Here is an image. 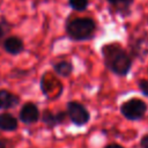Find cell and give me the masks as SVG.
Wrapping results in <instances>:
<instances>
[{"instance_id":"obj_1","label":"cell","mask_w":148,"mask_h":148,"mask_svg":"<svg viewBox=\"0 0 148 148\" xmlns=\"http://www.w3.org/2000/svg\"><path fill=\"white\" fill-rule=\"evenodd\" d=\"M104 66L118 76H126L132 68L133 58L119 43H108L101 47Z\"/></svg>"},{"instance_id":"obj_2","label":"cell","mask_w":148,"mask_h":148,"mask_svg":"<svg viewBox=\"0 0 148 148\" xmlns=\"http://www.w3.org/2000/svg\"><path fill=\"white\" fill-rule=\"evenodd\" d=\"M96 21L91 17H74L68 20L65 30L66 35L74 42H86L95 37Z\"/></svg>"},{"instance_id":"obj_3","label":"cell","mask_w":148,"mask_h":148,"mask_svg":"<svg viewBox=\"0 0 148 148\" xmlns=\"http://www.w3.org/2000/svg\"><path fill=\"white\" fill-rule=\"evenodd\" d=\"M120 113L127 120H140L145 117L148 111V105L145 101L140 98H131L124 102L120 108Z\"/></svg>"},{"instance_id":"obj_4","label":"cell","mask_w":148,"mask_h":148,"mask_svg":"<svg viewBox=\"0 0 148 148\" xmlns=\"http://www.w3.org/2000/svg\"><path fill=\"white\" fill-rule=\"evenodd\" d=\"M66 113L69 120L77 127L84 126L90 120V112L88 109L76 101H69L66 104Z\"/></svg>"},{"instance_id":"obj_5","label":"cell","mask_w":148,"mask_h":148,"mask_svg":"<svg viewBox=\"0 0 148 148\" xmlns=\"http://www.w3.org/2000/svg\"><path fill=\"white\" fill-rule=\"evenodd\" d=\"M40 118V112L38 106L32 103V102H27L24 103L18 112V119L22 121L24 125H32L37 123Z\"/></svg>"},{"instance_id":"obj_6","label":"cell","mask_w":148,"mask_h":148,"mask_svg":"<svg viewBox=\"0 0 148 148\" xmlns=\"http://www.w3.org/2000/svg\"><path fill=\"white\" fill-rule=\"evenodd\" d=\"M67 118V113L65 111H59V112H52L51 110H44L40 113V120L43 121V124H45L47 127L53 128L58 125H61L65 123Z\"/></svg>"},{"instance_id":"obj_7","label":"cell","mask_w":148,"mask_h":148,"mask_svg":"<svg viewBox=\"0 0 148 148\" xmlns=\"http://www.w3.org/2000/svg\"><path fill=\"white\" fill-rule=\"evenodd\" d=\"M2 47L5 52L12 56H17L24 51L23 39L18 36H7L2 42Z\"/></svg>"},{"instance_id":"obj_8","label":"cell","mask_w":148,"mask_h":148,"mask_svg":"<svg viewBox=\"0 0 148 148\" xmlns=\"http://www.w3.org/2000/svg\"><path fill=\"white\" fill-rule=\"evenodd\" d=\"M21 103V98L18 95L7 90L0 89V110H8L17 106Z\"/></svg>"},{"instance_id":"obj_9","label":"cell","mask_w":148,"mask_h":148,"mask_svg":"<svg viewBox=\"0 0 148 148\" xmlns=\"http://www.w3.org/2000/svg\"><path fill=\"white\" fill-rule=\"evenodd\" d=\"M111 12L121 16H127L131 14V7L134 0H106Z\"/></svg>"},{"instance_id":"obj_10","label":"cell","mask_w":148,"mask_h":148,"mask_svg":"<svg viewBox=\"0 0 148 148\" xmlns=\"http://www.w3.org/2000/svg\"><path fill=\"white\" fill-rule=\"evenodd\" d=\"M18 128L17 118L10 112L0 113V131L2 132H14Z\"/></svg>"},{"instance_id":"obj_11","label":"cell","mask_w":148,"mask_h":148,"mask_svg":"<svg viewBox=\"0 0 148 148\" xmlns=\"http://www.w3.org/2000/svg\"><path fill=\"white\" fill-rule=\"evenodd\" d=\"M53 67V71L57 75L61 76V77H68L72 75L73 71H74V67H73V64L68 60H61V61H58V62H54L52 65Z\"/></svg>"},{"instance_id":"obj_12","label":"cell","mask_w":148,"mask_h":148,"mask_svg":"<svg viewBox=\"0 0 148 148\" xmlns=\"http://www.w3.org/2000/svg\"><path fill=\"white\" fill-rule=\"evenodd\" d=\"M10 29H12V24L8 22L6 17L1 16L0 17V42H2L7 37Z\"/></svg>"},{"instance_id":"obj_13","label":"cell","mask_w":148,"mask_h":148,"mask_svg":"<svg viewBox=\"0 0 148 148\" xmlns=\"http://www.w3.org/2000/svg\"><path fill=\"white\" fill-rule=\"evenodd\" d=\"M69 7L75 12H83L89 5V0H68Z\"/></svg>"},{"instance_id":"obj_14","label":"cell","mask_w":148,"mask_h":148,"mask_svg":"<svg viewBox=\"0 0 148 148\" xmlns=\"http://www.w3.org/2000/svg\"><path fill=\"white\" fill-rule=\"evenodd\" d=\"M138 88L142 92V95L148 97V79H140V80H138Z\"/></svg>"},{"instance_id":"obj_15","label":"cell","mask_w":148,"mask_h":148,"mask_svg":"<svg viewBox=\"0 0 148 148\" xmlns=\"http://www.w3.org/2000/svg\"><path fill=\"white\" fill-rule=\"evenodd\" d=\"M140 148H148V133L145 134L140 140Z\"/></svg>"},{"instance_id":"obj_16","label":"cell","mask_w":148,"mask_h":148,"mask_svg":"<svg viewBox=\"0 0 148 148\" xmlns=\"http://www.w3.org/2000/svg\"><path fill=\"white\" fill-rule=\"evenodd\" d=\"M104 148H124V147L120 146V145H118V143H110V145L105 146Z\"/></svg>"},{"instance_id":"obj_17","label":"cell","mask_w":148,"mask_h":148,"mask_svg":"<svg viewBox=\"0 0 148 148\" xmlns=\"http://www.w3.org/2000/svg\"><path fill=\"white\" fill-rule=\"evenodd\" d=\"M0 148H7V141L2 138H0Z\"/></svg>"}]
</instances>
